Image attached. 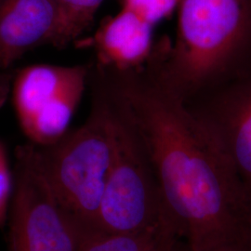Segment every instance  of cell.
<instances>
[{
  "label": "cell",
  "mask_w": 251,
  "mask_h": 251,
  "mask_svg": "<svg viewBox=\"0 0 251 251\" xmlns=\"http://www.w3.org/2000/svg\"><path fill=\"white\" fill-rule=\"evenodd\" d=\"M102 71L144 140L179 238L192 251L251 246V195L152 58L133 70Z\"/></svg>",
  "instance_id": "6da1fadb"
},
{
  "label": "cell",
  "mask_w": 251,
  "mask_h": 251,
  "mask_svg": "<svg viewBox=\"0 0 251 251\" xmlns=\"http://www.w3.org/2000/svg\"><path fill=\"white\" fill-rule=\"evenodd\" d=\"M9 215V251H81L88 238L46 183L31 144L15 150Z\"/></svg>",
  "instance_id": "5b68a950"
},
{
  "label": "cell",
  "mask_w": 251,
  "mask_h": 251,
  "mask_svg": "<svg viewBox=\"0 0 251 251\" xmlns=\"http://www.w3.org/2000/svg\"><path fill=\"white\" fill-rule=\"evenodd\" d=\"M183 101L251 196V58Z\"/></svg>",
  "instance_id": "8992f818"
},
{
  "label": "cell",
  "mask_w": 251,
  "mask_h": 251,
  "mask_svg": "<svg viewBox=\"0 0 251 251\" xmlns=\"http://www.w3.org/2000/svg\"><path fill=\"white\" fill-rule=\"evenodd\" d=\"M183 246V241L181 239H177L174 242L171 243V245L164 251H181Z\"/></svg>",
  "instance_id": "9a60e30c"
},
{
  "label": "cell",
  "mask_w": 251,
  "mask_h": 251,
  "mask_svg": "<svg viewBox=\"0 0 251 251\" xmlns=\"http://www.w3.org/2000/svg\"><path fill=\"white\" fill-rule=\"evenodd\" d=\"M89 85L104 101L112 137V161L100 209V232L137 233L161 227L175 230L163 205L144 140L123 100L94 63Z\"/></svg>",
  "instance_id": "3957f363"
},
{
  "label": "cell",
  "mask_w": 251,
  "mask_h": 251,
  "mask_svg": "<svg viewBox=\"0 0 251 251\" xmlns=\"http://www.w3.org/2000/svg\"><path fill=\"white\" fill-rule=\"evenodd\" d=\"M5 152V151H4V149H3V147H2V145H1V144H0V154H1V153H2V152Z\"/></svg>",
  "instance_id": "2e32d148"
},
{
  "label": "cell",
  "mask_w": 251,
  "mask_h": 251,
  "mask_svg": "<svg viewBox=\"0 0 251 251\" xmlns=\"http://www.w3.org/2000/svg\"><path fill=\"white\" fill-rule=\"evenodd\" d=\"M174 41L154 44L163 81L182 99L251 58V0H179Z\"/></svg>",
  "instance_id": "7a4b0ae2"
},
{
  "label": "cell",
  "mask_w": 251,
  "mask_h": 251,
  "mask_svg": "<svg viewBox=\"0 0 251 251\" xmlns=\"http://www.w3.org/2000/svg\"><path fill=\"white\" fill-rule=\"evenodd\" d=\"M122 8L133 11L152 25L169 18L177 9L179 0H120Z\"/></svg>",
  "instance_id": "7c38bea8"
},
{
  "label": "cell",
  "mask_w": 251,
  "mask_h": 251,
  "mask_svg": "<svg viewBox=\"0 0 251 251\" xmlns=\"http://www.w3.org/2000/svg\"><path fill=\"white\" fill-rule=\"evenodd\" d=\"M12 78L13 76L10 73L7 71L0 72V107L8 98Z\"/></svg>",
  "instance_id": "5bb4252c"
},
{
  "label": "cell",
  "mask_w": 251,
  "mask_h": 251,
  "mask_svg": "<svg viewBox=\"0 0 251 251\" xmlns=\"http://www.w3.org/2000/svg\"><path fill=\"white\" fill-rule=\"evenodd\" d=\"M90 116L55 143L31 144L36 167L63 209L87 236L100 233V209L112 161L104 101L91 89Z\"/></svg>",
  "instance_id": "277c9868"
},
{
  "label": "cell",
  "mask_w": 251,
  "mask_h": 251,
  "mask_svg": "<svg viewBox=\"0 0 251 251\" xmlns=\"http://www.w3.org/2000/svg\"><path fill=\"white\" fill-rule=\"evenodd\" d=\"M104 0H53L57 8L61 33L60 49L77 41L87 31Z\"/></svg>",
  "instance_id": "8fae6325"
},
{
  "label": "cell",
  "mask_w": 251,
  "mask_h": 251,
  "mask_svg": "<svg viewBox=\"0 0 251 251\" xmlns=\"http://www.w3.org/2000/svg\"><path fill=\"white\" fill-rule=\"evenodd\" d=\"M60 33L53 0H0V70L40 46L60 49Z\"/></svg>",
  "instance_id": "52a82bcc"
},
{
  "label": "cell",
  "mask_w": 251,
  "mask_h": 251,
  "mask_svg": "<svg viewBox=\"0 0 251 251\" xmlns=\"http://www.w3.org/2000/svg\"><path fill=\"white\" fill-rule=\"evenodd\" d=\"M90 69L91 63L73 66L36 64L19 73L13 84V100L22 129L67 92L86 89Z\"/></svg>",
  "instance_id": "9c48e42d"
},
{
  "label": "cell",
  "mask_w": 251,
  "mask_h": 251,
  "mask_svg": "<svg viewBox=\"0 0 251 251\" xmlns=\"http://www.w3.org/2000/svg\"><path fill=\"white\" fill-rule=\"evenodd\" d=\"M13 193V173L10 171L5 152L0 154V228L8 218L9 207Z\"/></svg>",
  "instance_id": "4fadbf2b"
},
{
  "label": "cell",
  "mask_w": 251,
  "mask_h": 251,
  "mask_svg": "<svg viewBox=\"0 0 251 251\" xmlns=\"http://www.w3.org/2000/svg\"><path fill=\"white\" fill-rule=\"evenodd\" d=\"M153 25L133 11L122 8L100 24L94 36L82 41L92 48L93 63L115 71H129L144 66L153 50Z\"/></svg>",
  "instance_id": "ba28073f"
},
{
  "label": "cell",
  "mask_w": 251,
  "mask_h": 251,
  "mask_svg": "<svg viewBox=\"0 0 251 251\" xmlns=\"http://www.w3.org/2000/svg\"><path fill=\"white\" fill-rule=\"evenodd\" d=\"M180 239L174 229L161 227L137 233H98L83 243L81 251H164Z\"/></svg>",
  "instance_id": "30bf717a"
}]
</instances>
